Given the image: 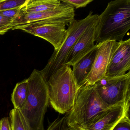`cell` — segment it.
<instances>
[{
    "label": "cell",
    "instance_id": "cell-3",
    "mask_svg": "<svg viewBox=\"0 0 130 130\" xmlns=\"http://www.w3.org/2000/svg\"><path fill=\"white\" fill-rule=\"evenodd\" d=\"M110 107L100 99L93 85H83L78 89L73 105L68 113V126L77 129L84 127Z\"/></svg>",
    "mask_w": 130,
    "mask_h": 130
},
{
    "label": "cell",
    "instance_id": "cell-22",
    "mask_svg": "<svg viewBox=\"0 0 130 130\" xmlns=\"http://www.w3.org/2000/svg\"><path fill=\"white\" fill-rule=\"evenodd\" d=\"M112 130H130L129 115H127L122 118L116 124Z\"/></svg>",
    "mask_w": 130,
    "mask_h": 130
},
{
    "label": "cell",
    "instance_id": "cell-20",
    "mask_svg": "<svg viewBox=\"0 0 130 130\" xmlns=\"http://www.w3.org/2000/svg\"><path fill=\"white\" fill-rule=\"evenodd\" d=\"M62 3L72 6L74 9L85 7L93 1V0H62Z\"/></svg>",
    "mask_w": 130,
    "mask_h": 130
},
{
    "label": "cell",
    "instance_id": "cell-14",
    "mask_svg": "<svg viewBox=\"0 0 130 130\" xmlns=\"http://www.w3.org/2000/svg\"><path fill=\"white\" fill-rule=\"evenodd\" d=\"M60 0H28L23 7V12H39L57 9L61 5Z\"/></svg>",
    "mask_w": 130,
    "mask_h": 130
},
{
    "label": "cell",
    "instance_id": "cell-11",
    "mask_svg": "<svg viewBox=\"0 0 130 130\" xmlns=\"http://www.w3.org/2000/svg\"><path fill=\"white\" fill-rule=\"evenodd\" d=\"M97 20L89 26L77 40L70 51L64 65L73 67L94 48Z\"/></svg>",
    "mask_w": 130,
    "mask_h": 130
},
{
    "label": "cell",
    "instance_id": "cell-1",
    "mask_svg": "<svg viewBox=\"0 0 130 130\" xmlns=\"http://www.w3.org/2000/svg\"><path fill=\"white\" fill-rule=\"evenodd\" d=\"M130 29V0H115L108 3L98 16L95 42H120Z\"/></svg>",
    "mask_w": 130,
    "mask_h": 130
},
{
    "label": "cell",
    "instance_id": "cell-21",
    "mask_svg": "<svg viewBox=\"0 0 130 130\" xmlns=\"http://www.w3.org/2000/svg\"><path fill=\"white\" fill-rule=\"evenodd\" d=\"M24 6L19 8L11 9L1 12H0V15L7 18L12 19L14 20L15 19L19 17V16L23 12V9Z\"/></svg>",
    "mask_w": 130,
    "mask_h": 130
},
{
    "label": "cell",
    "instance_id": "cell-18",
    "mask_svg": "<svg viewBox=\"0 0 130 130\" xmlns=\"http://www.w3.org/2000/svg\"><path fill=\"white\" fill-rule=\"evenodd\" d=\"M68 113L63 117L58 116L48 125L46 130H65L68 127Z\"/></svg>",
    "mask_w": 130,
    "mask_h": 130
},
{
    "label": "cell",
    "instance_id": "cell-19",
    "mask_svg": "<svg viewBox=\"0 0 130 130\" xmlns=\"http://www.w3.org/2000/svg\"><path fill=\"white\" fill-rule=\"evenodd\" d=\"M13 19L0 15V35H4L12 29Z\"/></svg>",
    "mask_w": 130,
    "mask_h": 130
},
{
    "label": "cell",
    "instance_id": "cell-13",
    "mask_svg": "<svg viewBox=\"0 0 130 130\" xmlns=\"http://www.w3.org/2000/svg\"><path fill=\"white\" fill-rule=\"evenodd\" d=\"M97 44L94 48L73 66L72 72L79 88L84 85L89 74L97 53Z\"/></svg>",
    "mask_w": 130,
    "mask_h": 130
},
{
    "label": "cell",
    "instance_id": "cell-24",
    "mask_svg": "<svg viewBox=\"0 0 130 130\" xmlns=\"http://www.w3.org/2000/svg\"><path fill=\"white\" fill-rule=\"evenodd\" d=\"M65 130H79L73 127H69L68 126Z\"/></svg>",
    "mask_w": 130,
    "mask_h": 130
},
{
    "label": "cell",
    "instance_id": "cell-23",
    "mask_svg": "<svg viewBox=\"0 0 130 130\" xmlns=\"http://www.w3.org/2000/svg\"><path fill=\"white\" fill-rule=\"evenodd\" d=\"M0 130H12L10 118L5 117L0 120Z\"/></svg>",
    "mask_w": 130,
    "mask_h": 130
},
{
    "label": "cell",
    "instance_id": "cell-6",
    "mask_svg": "<svg viewBox=\"0 0 130 130\" xmlns=\"http://www.w3.org/2000/svg\"><path fill=\"white\" fill-rule=\"evenodd\" d=\"M93 86L100 99L109 106L123 104L130 100V71L121 76H105Z\"/></svg>",
    "mask_w": 130,
    "mask_h": 130
},
{
    "label": "cell",
    "instance_id": "cell-9",
    "mask_svg": "<svg viewBox=\"0 0 130 130\" xmlns=\"http://www.w3.org/2000/svg\"><path fill=\"white\" fill-rule=\"evenodd\" d=\"M120 44V42L113 41L97 44L96 56L92 70L84 85H93L105 76L110 61Z\"/></svg>",
    "mask_w": 130,
    "mask_h": 130
},
{
    "label": "cell",
    "instance_id": "cell-2",
    "mask_svg": "<svg viewBox=\"0 0 130 130\" xmlns=\"http://www.w3.org/2000/svg\"><path fill=\"white\" fill-rule=\"evenodd\" d=\"M27 80L28 97L19 111L29 130H45L44 119L49 103L47 83L40 71L36 69Z\"/></svg>",
    "mask_w": 130,
    "mask_h": 130
},
{
    "label": "cell",
    "instance_id": "cell-7",
    "mask_svg": "<svg viewBox=\"0 0 130 130\" xmlns=\"http://www.w3.org/2000/svg\"><path fill=\"white\" fill-rule=\"evenodd\" d=\"M75 16L74 7L62 3L59 7L52 10L30 13L23 12L13 20V27L41 21L64 24L69 26L75 21Z\"/></svg>",
    "mask_w": 130,
    "mask_h": 130
},
{
    "label": "cell",
    "instance_id": "cell-5",
    "mask_svg": "<svg viewBox=\"0 0 130 130\" xmlns=\"http://www.w3.org/2000/svg\"><path fill=\"white\" fill-rule=\"evenodd\" d=\"M99 15L90 11L86 18L75 20L68 26L64 41L58 49L54 50L46 66L40 71L45 81L52 74L64 65L68 55L77 40L89 26L97 21Z\"/></svg>",
    "mask_w": 130,
    "mask_h": 130
},
{
    "label": "cell",
    "instance_id": "cell-12",
    "mask_svg": "<svg viewBox=\"0 0 130 130\" xmlns=\"http://www.w3.org/2000/svg\"><path fill=\"white\" fill-rule=\"evenodd\" d=\"M109 64L105 76L116 77L125 75L130 70V39L120 42Z\"/></svg>",
    "mask_w": 130,
    "mask_h": 130
},
{
    "label": "cell",
    "instance_id": "cell-4",
    "mask_svg": "<svg viewBox=\"0 0 130 130\" xmlns=\"http://www.w3.org/2000/svg\"><path fill=\"white\" fill-rule=\"evenodd\" d=\"M49 102L60 114L69 112L73 105L79 87L70 66L63 65L46 81Z\"/></svg>",
    "mask_w": 130,
    "mask_h": 130
},
{
    "label": "cell",
    "instance_id": "cell-10",
    "mask_svg": "<svg viewBox=\"0 0 130 130\" xmlns=\"http://www.w3.org/2000/svg\"><path fill=\"white\" fill-rule=\"evenodd\" d=\"M130 100L111 106L92 122L79 130H112L125 116L129 115Z\"/></svg>",
    "mask_w": 130,
    "mask_h": 130
},
{
    "label": "cell",
    "instance_id": "cell-15",
    "mask_svg": "<svg viewBox=\"0 0 130 130\" xmlns=\"http://www.w3.org/2000/svg\"><path fill=\"white\" fill-rule=\"evenodd\" d=\"M28 93V85L27 79L18 83L12 94L11 100L14 108L20 110L25 105Z\"/></svg>",
    "mask_w": 130,
    "mask_h": 130
},
{
    "label": "cell",
    "instance_id": "cell-8",
    "mask_svg": "<svg viewBox=\"0 0 130 130\" xmlns=\"http://www.w3.org/2000/svg\"><path fill=\"white\" fill-rule=\"evenodd\" d=\"M12 30L20 29L25 32L41 38L51 43L57 50L65 40L67 34L66 25L45 21L35 22L26 25L17 26Z\"/></svg>",
    "mask_w": 130,
    "mask_h": 130
},
{
    "label": "cell",
    "instance_id": "cell-17",
    "mask_svg": "<svg viewBox=\"0 0 130 130\" xmlns=\"http://www.w3.org/2000/svg\"><path fill=\"white\" fill-rule=\"evenodd\" d=\"M28 0H0V12L25 6Z\"/></svg>",
    "mask_w": 130,
    "mask_h": 130
},
{
    "label": "cell",
    "instance_id": "cell-16",
    "mask_svg": "<svg viewBox=\"0 0 130 130\" xmlns=\"http://www.w3.org/2000/svg\"><path fill=\"white\" fill-rule=\"evenodd\" d=\"M9 115L12 130H29L19 110L13 109Z\"/></svg>",
    "mask_w": 130,
    "mask_h": 130
}]
</instances>
